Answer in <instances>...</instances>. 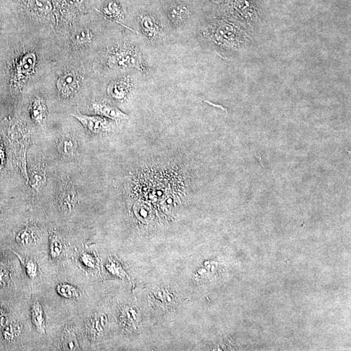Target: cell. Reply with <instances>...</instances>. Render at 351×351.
Returning a JSON list of instances; mask_svg holds the SVG:
<instances>
[{
  "label": "cell",
  "instance_id": "e0dca14e",
  "mask_svg": "<svg viewBox=\"0 0 351 351\" xmlns=\"http://www.w3.org/2000/svg\"><path fill=\"white\" fill-rule=\"evenodd\" d=\"M103 13L109 19L116 20L120 19L121 15H122L120 7L115 2H110L107 4L103 8Z\"/></svg>",
  "mask_w": 351,
  "mask_h": 351
},
{
  "label": "cell",
  "instance_id": "7402d4cb",
  "mask_svg": "<svg viewBox=\"0 0 351 351\" xmlns=\"http://www.w3.org/2000/svg\"><path fill=\"white\" fill-rule=\"evenodd\" d=\"M70 5H78L81 3L82 0H64Z\"/></svg>",
  "mask_w": 351,
  "mask_h": 351
},
{
  "label": "cell",
  "instance_id": "7c38bea8",
  "mask_svg": "<svg viewBox=\"0 0 351 351\" xmlns=\"http://www.w3.org/2000/svg\"><path fill=\"white\" fill-rule=\"evenodd\" d=\"M29 180L31 187L35 191L39 192L44 187L45 183L46 182V175L45 170L40 166L33 168L31 170Z\"/></svg>",
  "mask_w": 351,
  "mask_h": 351
},
{
  "label": "cell",
  "instance_id": "277c9868",
  "mask_svg": "<svg viewBox=\"0 0 351 351\" xmlns=\"http://www.w3.org/2000/svg\"><path fill=\"white\" fill-rule=\"evenodd\" d=\"M72 115L81 123L86 130L93 134H103L112 128V120L99 115L89 116L81 114L79 111Z\"/></svg>",
  "mask_w": 351,
  "mask_h": 351
},
{
  "label": "cell",
  "instance_id": "d6986e66",
  "mask_svg": "<svg viewBox=\"0 0 351 351\" xmlns=\"http://www.w3.org/2000/svg\"><path fill=\"white\" fill-rule=\"evenodd\" d=\"M31 5L40 13H49L52 10V4L48 0H31Z\"/></svg>",
  "mask_w": 351,
  "mask_h": 351
},
{
  "label": "cell",
  "instance_id": "52a82bcc",
  "mask_svg": "<svg viewBox=\"0 0 351 351\" xmlns=\"http://www.w3.org/2000/svg\"><path fill=\"white\" fill-rule=\"evenodd\" d=\"M79 87V81L74 72H66L58 78L57 82V88L60 97L69 98L75 95Z\"/></svg>",
  "mask_w": 351,
  "mask_h": 351
},
{
  "label": "cell",
  "instance_id": "ac0fdd59",
  "mask_svg": "<svg viewBox=\"0 0 351 351\" xmlns=\"http://www.w3.org/2000/svg\"><path fill=\"white\" fill-rule=\"evenodd\" d=\"M93 38L92 33L87 29H82L74 33L72 41L76 44H85L90 42Z\"/></svg>",
  "mask_w": 351,
  "mask_h": 351
},
{
  "label": "cell",
  "instance_id": "5bb4252c",
  "mask_svg": "<svg viewBox=\"0 0 351 351\" xmlns=\"http://www.w3.org/2000/svg\"><path fill=\"white\" fill-rule=\"evenodd\" d=\"M56 290L59 295L66 298H78L80 295L79 291L75 287L68 284H58Z\"/></svg>",
  "mask_w": 351,
  "mask_h": 351
},
{
  "label": "cell",
  "instance_id": "44dd1931",
  "mask_svg": "<svg viewBox=\"0 0 351 351\" xmlns=\"http://www.w3.org/2000/svg\"><path fill=\"white\" fill-rule=\"evenodd\" d=\"M5 148L1 138L0 137V169H1L5 165Z\"/></svg>",
  "mask_w": 351,
  "mask_h": 351
},
{
  "label": "cell",
  "instance_id": "4fadbf2b",
  "mask_svg": "<svg viewBox=\"0 0 351 351\" xmlns=\"http://www.w3.org/2000/svg\"><path fill=\"white\" fill-rule=\"evenodd\" d=\"M31 320L39 332L45 333L44 312L42 306L39 302L33 304L31 308Z\"/></svg>",
  "mask_w": 351,
  "mask_h": 351
},
{
  "label": "cell",
  "instance_id": "8fae6325",
  "mask_svg": "<svg viewBox=\"0 0 351 351\" xmlns=\"http://www.w3.org/2000/svg\"><path fill=\"white\" fill-rule=\"evenodd\" d=\"M30 112L35 122L39 124L44 122L47 115V107L44 99L40 98H35L31 104Z\"/></svg>",
  "mask_w": 351,
  "mask_h": 351
},
{
  "label": "cell",
  "instance_id": "ffe728a7",
  "mask_svg": "<svg viewBox=\"0 0 351 351\" xmlns=\"http://www.w3.org/2000/svg\"><path fill=\"white\" fill-rule=\"evenodd\" d=\"M25 269L28 276L30 278H34L37 273V266L35 261L32 260L27 261L25 265Z\"/></svg>",
  "mask_w": 351,
  "mask_h": 351
},
{
  "label": "cell",
  "instance_id": "9c48e42d",
  "mask_svg": "<svg viewBox=\"0 0 351 351\" xmlns=\"http://www.w3.org/2000/svg\"><path fill=\"white\" fill-rule=\"evenodd\" d=\"M189 11L183 4H174L167 11V18L172 26L177 29L183 26L189 19Z\"/></svg>",
  "mask_w": 351,
  "mask_h": 351
},
{
  "label": "cell",
  "instance_id": "6da1fadb",
  "mask_svg": "<svg viewBox=\"0 0 351 351\" xmlns=\"http://www.w3.org/2000/svg\"><path fill=\"white\" fill-rule=\"evenodd\" d=\"M105 63L112 70L134 68L144 74L149 70L140 48L130 42H122L111 48L105 57Z\"/></svg>",
  "mask_w": 351,
  "mask_h": 351
},
{
  "label": "cell",
  "instance_id": "8992f818",
  "mask_svg": "<svg viewBox=\"0 0 351 351\" xmlns=\"http://www.w3.org/2000/svg\"><path fill=\"white\" fill-rule=\"evenodd\" d=\"M78 203V195L75 186L68 181L58 197V205L62 212L70 214L75 209Z\"/></svg>",
  "mask_w": 351,
  "mask_h": 351
},
{
  "label": "cell",
  "instance_id": "5b68a950",
  "mask_svg": "<svg viewBox=\"0 0 351 351\" xmlns=\"http://www.w3.org/2000/svg\"><path fill=\"white\" fill-rule=\"evenodd\" d=\"M133 87L132 78L129 76H122L113 80L107 87V94L113 99L122 101L126 99Z\"/></svg>",
  "mask_w": 351,
  "mask_h": 351
},
{
  "label": "cell",
  "instance_id": "ba28073f",
  "mask_svg": "<svg viewBox=\"0 0 351 351\" xmlns=\"http://www.w3.org/2000/svg\"><path fill=\"white\" fill-rule=\"evenodd\" d=\"M92 107H93V111L99 116L110 119L115 122L128 119V115L125 114L120 109L117 108L116 107L113 106L107 103L96 101L93 103Z\"/></svg>",
  "mask_w": 351,
  "mask_h": 351
},
{
  "label": "cell",
  "instance_id": "3957f363",
  "mask_svg": "<svg viewBox=\"0 0 351 351\" xmlns=\"http://www.w3.org/2000/svg\"><path fill=\"white\" fill-rule=\"evenodd\" d=\"M138 25L140 33L150 44H159L165 40V28L161 21L154 16L142 14L138 18Z\"/></svg>",
  "mask_w": 351,
  "mask_h": 351
},
{
  "label": "cell",
  "instance_id": "9a60e30c",
  "mask_svg": "<svg viewBox=\"0 0 351 351\" xmlns=\"http://www.w3.org/2000/svg\"><path fill=\"white\" fill-rule=\"evenodd\" d=\"M35 239V232L31 228L27 227L22 229L18 233L17 241L22 245H29L32 243Z\"/></svg>",
  "mask_w": 351,
  "mask_h": 351
},
{
  "label": "cell",
  "instance_id": "2e32d148",
  "mask_svg": "<svg viewBox=\"0 0 351 351\" xmlns=\"http://www.w3.org/2000/svg\"><path fill=\"white\" fill-rule=\"evenodd\" d=\"M50 255L53 258H57L61 255L63 250L62 240L57 235H52L50 237Z\"/></svg>",
  "mask_w": 351,
  "mask_h": 351
},
{
  "label": "cell",
  "instance_id": "30bf717a",
  "mask_svg": "<svg viewBox=\"0 0 351 351\" xmlns=\"http://www.w3.org/2000/svg\"><path fill=\"white\" fill-rule=\"evenodd\" d=\"M78 144L75 138L71 136L60 138L58 143V150L60 155L66 157H74L77 154Z\"/></svg>",
  "mask_w": 351,
  "mask_h": 351
},
{
  "label": "cell",
  "instance_id": "7a4b0ae2",
  "mask_svg": "<svg viewBox=\"0 0 351 351\" xmlns=\"http://www.w3.org/2000/svg\"><path fill=\"white\" fill-rule=\"evenodd\" d=\"M203 35L212 41L216 46L228 50H235L239 47V30L235 25L226 21L204 28Z\"/></svg>",
  "mask_w": 351,
  "mask_h": 351
}]
</instances>
